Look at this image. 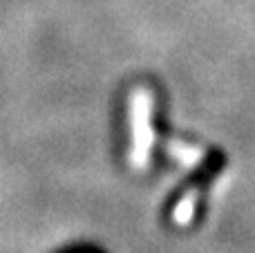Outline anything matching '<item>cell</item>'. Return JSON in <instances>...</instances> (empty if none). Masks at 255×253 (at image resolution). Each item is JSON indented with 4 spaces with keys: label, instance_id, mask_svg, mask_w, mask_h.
I'll use <instances>...</instances> for the list:
<instances>
[{
    "label": "cell",
    "instance_id": "obj_1",
    "mask_svg": "<svg viewBox=\"0 0 255 253\" xmlns=\"http://www.w3.org/2000/svg\"><path fill=\"white\" fill-rule=\"evenodd\" d=\"M130 161L136 170L145 168L154 146L152 130V92L148 88H134L130 97Z\"/></svg>",
    "mask_w": 255,
    "mask_h": 253
},
{
    "label": "cell",
    "instance_id": "obj_2",
    "mask_svg": "<svg viewBox=\"0 0 255 253\" xmlns=\"http://www.w3.org/2000/svg\"><path fill=\"white\" fill-rule=\"evenodd\" d=\"M222 166H224V157H215V159L211 161L208 166H204L202 170H199L197 179H195L193 184H190L188 188H186L184 193H181L179 197H177V202L172 204V222L179 224V227H186V224H190V220H193L195 211H197V204H199V197H202L204 188L211 186L213 182H215L217 173L222 170Z\"/></svg>",
    "mask_w": 255,
    "mask_h": 253
},
{
    "label": "cell",
    "instance_id": "obj_3",
    "mask_svg": "<svg viewBox=\"0 0 255 253\" xmlns=\"http://www.w3.org/2000/svg\"><path fill=\"white\" fill-rule=\"evenodd\" d=\"M168 155L184 166H195L202 161L204 150L197 146V143L177 137V139H170V141H168Z\"/></svg>",
    "mask_w": 255,
    "mask_h": 253
}]
</instances>
